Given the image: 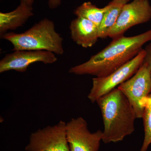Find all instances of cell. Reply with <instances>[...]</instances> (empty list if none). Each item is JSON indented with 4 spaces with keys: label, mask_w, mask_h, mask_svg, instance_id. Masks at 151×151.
<instances>
[{
    "label": "cell",
    "mask_w": 151,
    "mask_h": 151,
    "mask_svg": "<svg viewBox=\"0 0 151 151\" xmlns=\"http://www.w3.org/2000/svg\"><path fill=\"white\" fill-rule=\"evenodd\" d=\"M149 42H151V29L134 36L123 35L114 39L105 48L86 62L71 67L68 72L105 77L132 60Z\"/></svg>",
    "instance_id": "obj_1"
},
{
    "label": "cell",
    "mask_w": 151,
    "mask_h": 151,
    "mask_svg": "<svg viewBox=\"0 0 151 151\" xmlns=\"http://www.w3.org/2000/svg\"><path fill=\"white\" fill-rule=\"evenodd\" d=\"M104 125L105 144L122 141L135 130L136 113L128 98L118 88L97 99Z\"/></svg>",
    "instance_id": "obj_2"
},
{
    "label": "cell",
    "mask_w": 151,
    "mask_h": 151,
    "mask_svg": "<svg viewBox=\"0 0 151 151\" xmlns=\"http://www.w3.org/2000/svg\"><path fill=\"white\" fill-rule=\"evenodd\" d=\"M13 46V50H45L61 55L64 52L63 38L55 29L54 22L42 19L24 32L6 33L1 37Z\"/></svg>",
    "instance_id": "obj_3"
},
{
    "label": "cell",
    "mask_w": 151,
    "mask_h": 151,
    "mask_svg": "<svg viewBox=\"0 0 151 151\" xmlns=\"http://www.w3.org/2000/svg\"><path fill=\"white\" fill-rule=\"evenodd\" d=\"M145 56V50L122 67L107 76L92 78V86L88 95L91 102H96L97 99L108 94L116 86L127 81L135 74L144 63Z\"/></svg>",
    "instance_id": "obj_4"
},
{
    "label": "cell",
    "mask_w": 151,
    "mask_h": 151,
    "mask_svg": "<svg viewBox=\"0 0 151 151\" xmlns=\"http://www.w3.org/2000/svg\"><path fill=\"white\" fill-rule=\"evenodd\" d=\"M118 88L128 98L137 118H142L146 100L151 92V73L147 64L143 63L137 72Z\"/></svg>",
    "instance_id": "obj_5"
},
{
    "label": "cell",
    "mask_w": 151,
    "mask_h": 151,
    "mask_svg": "<svg viewBox=\"0 0 151 151\" xmlns=\"http://www.w3.org/2000/svg\"><path fill=\"white\" fill-rule=\"evenodd\" d=\"M66 123L60 121L53 126L32 133L26 151H70L66 136Z\"/></svg>",
    "instance_id": "obj_6"
},
{
    "label": "cell",
    "mask_w": 151,
    "mask_h": 151,
    "mask_svg": "<svg viewBox=\"0 0 151 151\" xmlns=\"http://www.w3.org/2000/svg\"><path fill=\"white\" fill-rule=\"evenodd\" d=\"M151 19V6L148 0H134L124 5L116 24L108 34L114 39L124 35L129 29L147 22Z\"/></svg>",
    "instance_id": "obj_7"
},
{
    "label": "cell",
    "mask_w": 151,
    "mask_h": 151,
    "mask_svg": "<svg viewBox=\"0 0 151 151\" xmlns=\"http://www.w3.org/2000/svg\"><path fill=\"white\" fill-rule=\"evenodd\" d=\"M66 136L70 151H98L103 132L91 133L82 117L73 118L66 123Z\"/></svg>",
    "instance_id": "obj_8"
},
{
    "label": "cell",
    "mask_w": 151,
    "mask_h": 151,
    "mask_svg": "<svg viewBox=\"0 0 151 151\" xmlns=\"http://www.w3.org/2000/svg\"><path fill=\"white\" fill-rule=\"evenodd\" d=\"M57 58L55 54L45 50H15L6 55L0 61V73L14 70L25 72L28 67L35 63L42 62L45 64H52Z\"/></svg>",
    "instance_id": "obj_9"
},
{
    "label": "cell",
    "mask_w": 151,
    "mask_h": 151,
    "mask_svg": "<svg viewBox=\"0 0 151 151\" xmlns=\"http://www.w3.org/2000/svg\"><path fill=\"white\" fill-rule=\"evenodd\" d=\"M71 37L73 41L84 48L91 47L99 38V27L92 22L77 17L70 24Z\"/></svg>",
    "instance_id": "obj_10"
},
{
    "label": "cell",
    "mask_w": 151,
    "mask_h": 151,
    "mask_svg": "<svg viewBox=\"0 0 151 151\" xmlns=\"http://www.w3.org/2000/svg\"><path fill=\"white\" fill-rule=\"evenodd\" d=\"M32 6L21 2L12 12L0 13V35L1 37L9 30L23 26L28 19L33 16Z\"/></svg>",
    "instance_id": "obj_11"
},
{
    "label": "cell",
    "mask_w": 151,
    "mask_h": 151,
    "mask_svg": "<svg viewBox=\"0 0 151 151\" xmlns=\"http://www.w3.org/2000/svg\"><path fill=\"white\" fill-rule=\"evenodd\" d=\"M129 0H113L109 3L110 7L104 15L99 27V38L105 39L116 24L123 6Z\"/></svg>",
    "instance_id": "obj_12"
},
{
    "label": "cell",
    "mask_w": 151,
    "mask_h": 151,
    "mask_svg": "<svg viewBox=\"0 0 151 151\" xmlns=\"http://www.w3.org/2000/svg\"><path fill=\"white\" fill-rule=\"evenodd\" d=\"M109 7V4L104 7L100 8L91 2H86L76 9L74 14L77 17H81L89 20L99 27L104 15Z\"/></svg>",
    "instance_id": "obj_13"
},
{
    "label": "cell",
    "mask_w": 151,
    "mask_h": 151,
    "mask_svg": "<svg viewBox=\"0 0 151 151\" xmlns=\"http://www.w3.org/2000/svg\"><path fill=\"white\" fill-rule=\"evenodd\" d=\"M142 119L144 121L145 138L140 151H147L151 144V92L146 100Z\"/></svg>",
    "instance_id": "obj_14"
},
{
    "label": "cell",
    "mask_w": 151,
    "mask_h": 151,
    "mask_svg": "<svg viewBox=\"0 0 151 151\" xmlns=\"http://www.w3.org/2000/svg\"><path fill=\"white\" fill-rule=\"evenodd\" d=\"M144 50L145 52V56L144 63L147 64L151 73V42L146 46Z\"/></svg>",
    "instance_id": "obj_15"
},
{
    "label": "cell",
    "mask_w": 151,
    "mask_h": 151,
    "mask_svg": "<svg viewBox=\"0 0 151 151\" xmlns=\"http://www.w3.org/2000/svg\"><path fill=\"white\" fill-rule=\"evenodd\" d=\"M61 0H48L49 7L50 9H55L59 6L61 4Z\"/></svg>",
    "instance_id": "obj_16"
},
{
    "label": "cell",
    "mask_w": 151,
    "mask_h": 151,
    "mask_svg": "<svg viewBox=\"0 0 151 151\" xmlns=\"http://www.w3.org/2000/svg\"><path fill=\"white\" fill-rule=\"evenodd\" d=\"M21 2L25 3L28 5L32 6L34 2V0H21Z\"/></svg>",
    "instance_id": "obj_17"
}]
</instances>
